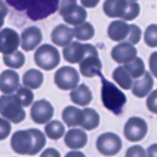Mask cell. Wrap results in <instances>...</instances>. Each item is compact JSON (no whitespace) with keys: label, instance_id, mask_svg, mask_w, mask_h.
Instances as JSON below:
<instances>
[{"label":"cell","instance_id":"5b68a950","mask_svg":"<svg viewBox=\"0 0 157 157\" xmlns=\"http://www.w3.org/2000/svg\"><path fill=\"white\" fill-rule=\"evenodd\" d=\"M34 58L37 65L44 71L53 70L61 61L58 49L48 44H44L38 48Z\"/></svg>","mask_w":157,"mask_h":157},{"label":"cell","instance_id":"ffe728a7","mask_svg":"<svg viewBox=\"0 0 157 157\" xmlns=\"http://www.w3.org/2000/svg\"><path fill=\"white\" fill-rule=\"evenodd\" d=\"M72 29L65 25H59L54 29L52 33V40L54 44L60 47H65L73 40Z\"/></svg>","mask_w":157,"mask_h":157},{"label":"cell","instance_id":"7402d4cb","mask_svg":"<svg viewBox=\"0 0 157 157\" xmlns=\"http://www.w3.org/2000/svg\"><path fill=\"white\" fill-rule=\"evenodd\" d=\"M62 119L68 127H78L82 124L84 113L79 108L68 106L63 110Z\"/></svg>","mask_w":157,"mask_h":157},{"label":"cell","instance_id":"bcb514c9","mask_svg":"<svg viewBox=\"0 0 157 157\" xmlns=\"http://www.w3.org/2000/svg\"><path fill=\"white\" fill-rule=\"evenodd\" d=\"M2 1V0H0V2H1Z\"/></svg>","mask_w":157,"mask_h":157},{"label":"cell","instance_id":"d4e9b609","mask_svg":"<svg viewBox=\"0 0 157 157\" xmlns=\"http://www.w3.org/2000/svg\"><path fill=\"white\" fill-rule=\"evenodd\" d=\"M84 119L81 127L86 130H92L100 124V116L98 112L92 108H84L82 110Z\"/></svg>","mask_w":157,"mask_h":157},{"label":"cell","instance_id":"1f68e13d","mask_svg":"<svg viewBox=\"0 0 157 157\" xmlns=\"http://www.w3.org/2000/svg\"><path fill=\"white\" fill-rule=\"evenodd\" d=\"M144 40L146 44L150 47H156V25L153 24L147 28L144 35Z\"/></svg>","mask_w":157,"mask_h":157},{"label":"cell","instance_id":"e575fe53","mask_svg":"<svg viewBox=\"0 0 157 157\" xmlns=\"http://www.w3.org/2000/svg\"><path fill=\"white\" fill-rule=\"evenodd\" d=\"M77 6V0H60L59 13L61 16L67 15Z\"/></svg>","mask_w":157,"mask_h":157},{"label":"cell","instance_id":"52a82bcc","mask_svg":"<svg viewBox=\"0 0 157 157\" xmlns=\"http://www.w3.org/2000/svg\"><path fill=\"white\" fill-rule=\"evenodd\" d=\"M97 149L104 156H110L117 154L121 150L123 143L121 138L113 133H105L98 137Z\"/></svg>","mask_w":157,"mask_h":157},{"label":"cell","instance_id":"277c9868","mask_svg":"<svg viewBox=\"0 0 157 157\" xmlns=\"http://www.w3.org/2000/svg\"><path fill=\"white\" fill-rule=\"evenodd\" d=\"M59 0H30L27 15L33 21L44 19L58 9Z\"/></svg>","mask_w":157,"mask_h":157},{"label":"cell","instance_id":"f1b7e54d","mask_svg":"<svg viewBox=\"0 0 157 157\" xmlns=\"http://www.w3.org/2000/svg\"><path fill=\"white\" fill-rule=\"evenodd\" d=\"M44 131L48 137L53 140L61 139L65 132V128L62 123L58 121H52L44 127Z\"/></svg>","mask_w":157,"mask_h":157},{"label":"cell","instance_id":"4316f807","mask_svg":"<svg viewBox=\"0 0 157 157\" xmlns=\"http://www.w3.org/2000/svg\"><path fill=\"white\" fill-rule=\"evenodd\" d=\"M72 32L74 36L80 41H87L91 39L95 33L93 25L89 22H83L75 25L72 29Z\"/></svg>","mask_w":157,"mask_h":157},{"label":"cell","instance_id":"d6986e66","mask_svg":"<svg viewBox=\"0 0 157 157\" xmlns=\"http://www.w3.org/2000/svg\"><path fill=\"white\" fill-rule=\"evenodd\" d=\"M130 33V25L121 20L112 21L108 27L109 38L114 41H121L127 39Z\"/></svg>","mask_w":157,"mask_h":157},{"label":"cell","instance_id":"f35d334b","mask_svg":"<svg viewBox=\"0 0 157 157\" xmlns=\"http://www.w3.org/2000/svg\"><path fill=\"white\" fill-rule=\"evenodd\" d=\"M156 98H157V90H153L151 94L148 97L147 100V105L149 110L153 113H156Z\"/></svg>","mask_w":157,"mask_h":157},{"label":"cell","instance_id":"484cf974","mask_svg":"<svg viewBox=\"0 0 157 157\" xmlns=\"http://www.w3.org/2000/svg\"><path fill=\"white\" fill-rule=\"evenodd\" d=\"M62 17L64 21L67 24L78 25L85 21L87 18V12L82 6L77 5L73 10Z\"/></svg>","mask_w":157,"mask_h":157},{"label":"cell","instance_id":"ba28073f","mask_svg":"<svg viewBox=\"0 0 157 157\" xmlns=\"http://www.w3.org/2000/svg\"><path fill=\"white\" fill-rule=\"evenodd\" d=\"M80 81L76 69L64 66L58 69L55 75V83L61 90H69L75 88Z\"/></svg>","mask_w":157,"mask_h":157},{"label":"cell","instance_id":"44dd1931","mask_svg":"<svg viewBox=\"0 0 157 157\" xmlns=\"http://www.w3.org/2000/svg\"><path fill=\"white\" fill-rule=\"evenodd\" d=\"M71 100L75 104L85 107L88 105L93 99L92 93L86 84H82L72 90L70 94Z\"/></svg>","mask_w":157,"mask_h":157},{"label":"cell","instance_id":"ab89813d","mask_svg":"<svg viewBox=\"0 0 157 157\" xmlns=\"http://www.w3.org/2000/svg\"><path fill=\"white\" fill-rule=\"evenodd\" d=\"M9 12V9L4 2H0V29L4 25V19Z\"/></svg>","mask_w":157,"mask_h":157},{"label":"cell","instance_id":"9a60e30c","mask_svg":"<svg viewBox=\"0 0 157 157\" xmlns=\"http://www.w3.org/2000/svg\"><path fill=\"white\" fill-rule=\"evenodd\" d=\"M129 0H106L104 3V13L110 18H124L128 9Z\"/></svg>","mask_w":157,"mask_h":157},{"label":"cell","instance_id":"d590c367","mask_svg":"<svg viewBox=\"0 0 157 157\" xmlns=\"http://www.w3.org/2000/svg\"><path fill=\"white\" fill-rule=\"evenodd\" d=\"M12 130L10 123L6 120L0 117V140L6 139L9 136Z\"/></svg>","mask_w":157,"mask_h":157},{"label":"cell","instance_id":"603a6c76","mask_svg":"<svg viewBox=\"0 0 157 157\" xmlns=\"http://www.w3.org/2000/svg\"><path fill=\"white\" fill-rule=\"evenodd\" d=\"M44 81L43 74L37 69H30L23 75L22 82L25 87L36 90L39 88Z\"/></svg>","mask_w":157,"mask_h":157},{"label":"cell","instance_id":"3957f363","mask_svg":"<svg viewBox=\"0 0 157 157\" xmlns=\"http://www.w3.org/2000/svg\"><path fill=\"white\" fill-rule=\"evenodd\" d=\"M0 114L13 124H19L25 119V112L15 94L0 97Z\"/></svg>","mask_w":157,"mask_h":157},{"label":"cell","instance_id":"6da1fadb","mask_svg":"<svg viewBox=\"0 0 157 157\" xmlns=\"http://www.w3.org/2000/svg\"><path fill=\"white\" fill-rule=\"evenodd\" d=\"M45 144V136L38 129L18 130L13 133L11 139L12 149L20 155L34 156L38 154Z\"/></svg>","mask_w":157,"mask_h":157},{"label":"cell","instance_id":"ee69618b","mask_svg":"<svg viewBox=\"0 0 157 157\" xmlns=\"http://www.w3.org/2000/svg\"><path fill=\"white\" fill-rule=\"evenodd\" d=\"M148 155L150 156H156V144H153L152 147H149Z\"/></svg>","mask_w":157,"mask_h":157},{"label":"cell","instance_id":"836d02e7","mask_svg":"<svg viewBox=\"0 0 157 157\" xmlns=\"http://www.w3.org/2000/svg\"><path fill=\"white\" fill-rule=\"evenodd\" d=\"M142 31L136 25H130V33L127 37V41L132 44H136L141 39Z\"/></svg>","mask_w":157,"mask_h":157},{"label":"cell","instance_id":"60d3db41","mask_svg":"<svg viewBox=\"0 0 157 157\" xmlns=\"http://www.w3.org/2000/svg\"><path fill=\"white\" fill-rule=\"evenodd\" d=\"M156 55H157V52H153V55H151L150 57V67L151 69L152 72H153V75L155 77L156 76Z\"/></svg>","mask_w":157,"mask_h":157},{"label":"cell","instance_id":"e0dca14e","mask_svg":"<svg viewBox=\"0 0 157 157\" xmlns=\"http://www.w3.org/2000/svg\"><path fill=\"white\" fill-rule=\"evenodd\" d=\"M64 144L72 150L84 148L87 144V135L81 129H71L65 134Z\"/></svg>","mask_w":157,"mask_h":157},{"label":"cell","instance_id":"83f0119b","mask_svg":"<svg viewBox=\"0 0 157 157\" xmlns=\"http://www.w3.org/2000/svg\"><path fill=\"white\" fill-rule=\"evenodd\" d=\"M124 67L130 74V76L135 79L142 77L146 71L144 61L138 57H136L130 62L125 63V65Z\"/></svg>","mask_w":157,"mask_h":157},{"label":"cell","instance_id":"8fae6325","mask_svg":"<svg viewBox=\"0 0 157 157\" xmlns=\"http://www.w3.org/2000/svg\"><path fill=\"white\" fill-rule=\"evenodd\" d=\"M20 44L18 34L13 29H2L0 32V52L4 55L11 54L18 49Z\"/></svg>","mask_w":157,"mask_h":157},{"label":"cell","instance_id":"9c48e42d","mask_svg":"<svg viewBox=\"0 0 157 157\" xmlns=\"http://www.w3.org/2000/svg\"><path fill=\"white\" fill-rule=\"evenodd\" d=\"M148 131L147 124L140 117H132L126 123L124 133L130 142H138L144 139Z\"/></svg>","mask_w":157,"mask_h":157},{"label":"cell","instance_id":"5bb4252c","mask_svg":"<svg viewBox=\"0 0 157 157\" xmlns=\"http://www.w3.org/2000/svg\"><path fill=\"white\" fill-rule=\"evenodd\" d=\"M87 51V44H81L78 41H73L67 44L63 49L64 58L69 63H79L84 57Z\"/></svg>","mask_w":157,"mask_h":157},{"label":"cell","instance_id":"f6af8a7d","mask_svg":"<svg viewBox=\"0 0 157 157\" xmlns=\"http://www.w3.org/2000/svg\"><path fill=\"white\" fill-rule=\"evenodd\" d=\"M131 1H136V0H131Z\"/></svg>","mask_w":157,"mask_h":157},{"label":"cell","instance_id":"4fadbf2b","mask_svg":"<svg viewBox=\"0 0 157 157\" xmlns=\"http://www.w3.org/2000/svg\"><path fill=\"white\" fill-rule=\"evenodd\" d=\"M42 33L36 26H31L23 31L21 35V48L25 52L35 50L42 41Z\"/></svg>","mask_w":157,"mask_h":157},{"label":"cell","instance_id":"2e32d148","mask_svg":"<svg viewBox=\"0 0 157 157\" xmlns=\"http://www.w3.org/2000/svg\"><path fill=\"white\" fill-rule=\"evenodd\" d=\"M19 76L12 70H6L0 75V90L2 93L12 94L19 87Z\"/></svg>","mask_w":157,"mask_h":157},{"label":"cell","instance_id":"d6a6232c","mask_svg":"<svg viewBox=\"0 0 157 157\" xmlns=\"http://www.w3.org/2000/svg\"><path fill=\"white\" fill-rule=\"evenodd\" d=\"M140 12V5L136 2L130 0L127 13H126L125 16L124 17L123 19L126 20V21H131V20L135 19L139 15Z\"/></svg>","mask_w":157,"mask_h":157},{"label":"cell","instance_id":"30bf717a","mask_svg":"<svg viewBox=\"0 0 157 157\" xmlns=\"http://www.w3.org/2000/svg\"><path fill=\"white\" fill-rule=\"evenodd\" d=\"M54 107L46 100L37 101L31 108V117L38 124H44L48 122L54 115Z\"/></svg>","mask_w":157,"mask_h":157},{"label":"cell","instance_id":"8d00e7d4","mask_svg":"<svg viewBox=\"0 0 157 157\" xmlns=\"http://www.w3.org/2000/svg\"><path fill=\"white\" fill-rule=\"evenodd\" d=\"M8 4L18 11H24L28 8L30 0H6Z\"/></svg>","mask_w":157,"mask_h":157},{"label":"cell","instance_id":"f546056e","mask_svg":"<svg viewBox=\"0 0 157 157\" xmlns=\"http://www.w3.org/2000/svg\"><path fill=\"white\" fill-rule=\"evenodd\" d=\"M3 61L8 67L18 69L24 65L25 58L20 51H15L11 54L3 55Z\"/></svg>","mask_w":157,"mask_h":157},{"label":"cell","instance_id":"7c38bea8","mask_svg":"<svg viewBox=\"0 0 157 157\" xmlns=\"http://www.w3.org/2000/svg\"><path fill=\"white\" fill-rule=\"evenodd\" d=\"M137 55L136 48L130 42H122L115 46L111 52V57L116 62L125 64L134 59Z\"/></svg>","mask_w":157,"mask_h":157},{"label":"cell","instance_id":"cb8c5ba5","mask_svg":"<svg viewBox=\"0 0 157 157\" xmlns=\"http://www.w3.org/2000/svg\"><path fill=\"white\" fill-rule=\"evenodd\" d=\"M113 79L124 90H130L133 84V79L124 67H118L113 73Z\"/></svg>","mask_w":157,"mask_h":157},{"label":"cell","instance_id":"8992f818","mask_svg":"<svg viewBox=\"0 0 157 157\" xmlns=\"http://www.w3.org/2000/svg\"><path fill=\"white\" fill-rule=\"evenodd\" d=\"M80 71L86 78H93L101 74L102 63L99 59L96 48L87 44V51L83 59L80 61Z\"/></svg>","mask_w":157,"mask_h":157},{"label":"cell","instance_id":"4dcf8cb0","mask_svg":"<svg viewBox=\"0 0 157 157\" xmlns=\"http://www.w3.org/2000/svg\"><path fill=\"white\" fill-rule=\"evenodd\" d=\"M15 97L22 107H27L32 104L34 100V94L26 87H21L16 92Z\"/></svg>","mask_w":157,"mask_h":157},{"label":"cell","instance_id":"7a4b0ae2","mask_svg":"<svg viewBox=\"0 0 157 157\" xmlns=\"http://www.w3.org/2000/svg\"><path fill=\"white\" fill-rule=\"evenodd\" d=\"M101 81H102V89H101V100L104 107L114 114L120 115L123 113V107L127 103V98L125 94L117 88L113 84L107 81L100 74Z\"/></svg>","mask_w":157,"mask_h":157},{"label":"cell","instance_id":"b9f144b4","mask_svg":"<svg viewBox=\"0 0 157 157\" xmlns=\"http://www.w3.org/2000/svg\"><path fill=\"white\" fill-rule=\"evenodd\" d=\"M81 2L86 8H94L100 2V0H81Z\"/></svg>","mask_w":157,"mask_h":157},{"label":"cell","instance_id":"7bdbcfd3","mask_svg":"<svg viewBox=\"0 0 157 157\" xmlns=\"http://www.w3.org/2000/svg\"><path fill=\"white\" fill-rule=\"evenodd\" d=\"M41 156H57L59 157L61 156V154L57 151L56 150H54V149H47L44 153H41Z\"/></svg>","mask_w":157,"mask_h":157},{"label":"cell","instance_id":"74e56055","mask_svg":"<svg viewBox=\"0 0 157 157\" xmlns=\"http://www.w3.org/2000/svg\"><path fill=\"white\" fill-rule=\"evenodd\" d=\"M126 156H147L145 150L140 146H134L127 150V152L126 153Z\"/></svg>","mask_w":157,"mask_h":157},{"label":"cell","instance_id":"ac0fdd59","mask_svg":"<svg viewBox=\"0 0 157 157\" xmlns=\"http://www.w3.org/2000/svg\"><path fill=\"white\" fill-rule=\"evenodd\" d=\"M153 84L154 81L153 77L151 76L150 72L145 71L143 78L134 81L132 92L137 98H145L153 89Z\"/></svg>","mask_w":157,"mask_h":157}]
</instances>
